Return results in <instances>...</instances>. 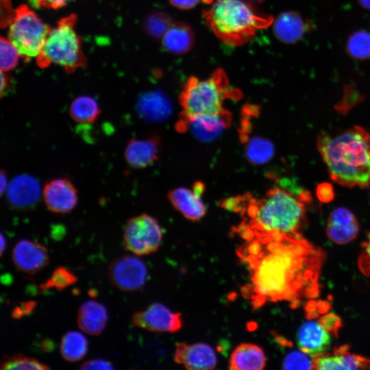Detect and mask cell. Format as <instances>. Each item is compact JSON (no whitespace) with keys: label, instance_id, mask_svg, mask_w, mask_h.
Returning a JSON list of instances; mask_svg holds the SVG:
<instances>
[{"label":"cell","instance_id":"obj_1","mask_svg":"<svg viewBox=\"0 0 370 370\" xmlns=\"http://www.w3.org/2000/svg\"><path fill=\"white\" fill-rule=\"evenodd\" d=\"M237 254L249 271L243 294L254 308L267 302L316 297L323 252L301 236L245 241Z\"/></svg>","mask_w":370,"mask_h":370},{"label":"cell","instance_id":"obj_2","mask_svg":"<svg viewBox=\"0 0 370 370\" xmlns=\"http://www.w3.org/2000/svg\"><path fill=\"white\" fill-rule=\"evenodd\" d=\"M310 199L308 191L291 184L275 186L259 199H239L237 212L243 221L236 232L245 241L301 236L299 230Z\"/></svg>","mask_w":370,"mask_h":370},{"label":"cell","instance_id":"obj_3","mask_svg":"<svg viewBox=\"0 0 370 370\" xmlns=\"http://www.w3.org/2000/svg\"><path fill=\"white\" fill-rule=\"evenodd\" d=\"M319 151L332 180L346 187L370 186V134L355 125L332 136H318Z\"/></svg>","mask_w":370,"mask_h":370},{"label":"cell","instance_id":"obj_4","mask_svg":"<svg viewBox=\"0 0 370 370\" xmlns=\"http://www.w3.org/2000/svg\"><path fill=\"white\" fill-rule=\"evenodd\" d=\"M204 12L206 24L227 45L240 46L250 40L258 29L273 22L245 0H211Z\"/></svg>","mask_w":370,"mask_h":370},{"label":"cell","instance_id":"obj_5","mask_svg":"<svg viewBox=\"0 0 370 370\" xmlns=\"http://www.w3.org/2000/svg\"><path fill=\"white\" fill-rule=\"evenodd\" d=\"M77 16L71 14L60 19L51 28L36 57V64L45 69L52 64L62 66L68 73L86 65L82 40L75 30Z\"/></svg>","mask_w":370,"mask_h":370},{"label":"cell","instance_id":"obj_6","mask_svg":"<svg viewBox=\"0 0 370 370\" xmlns=\"http://www.w3.org/2000/svg\"><path fill=\"white\" fill-rule=\"evenodd\" d=\"M229 91L228 79L222 69L203 79L191 77L180 96L181 120L223 112V103L231 96Z\"/></svg>","mask_w":370,"mask_h":370},{"label":"cell","instance_id":"obj_7","mask_svg":"<svg viewBox=\"0 0 370 370\" xmlns=\"http://www.w3.org/2000/svg\"><path fill=\"white\" fill-rule=\"evenodd\" d=\"M8 37L25 62L39 54L52 27L27 5H20L8 25Z\"/></svg>","mask_w":370,"mask_h":370},{"label":"cell","instance_id":"obj_8","mask_svg":"<svg viewBox=\"0 0 370 370\" xmlns=\"http://www.w3.org/2000/svg\"><path fill=\"white\" fill-rule=\"evenodd\" d=\"M162 238L161 227L151 215L142 214L127 220L123 243L125 249L134 254L142 256L156 251Z\"/></svg>","mask_w":370,"mask_h":370},{"label":"cell","instance_id":"obj_9","mask_svg":"<svg viewBox=\"0 0 370 370\" xmlns=\"http://www.w3.org/2000/svg\"><path fill=\"white\" fill-rule=\"evenodd\" d=\"M112 283L122 291L140 289L145 283L147 268L145 263L134 256H123L113 260L108 268Z\"/></svg>","mask_w":370,"mask_h":370},{"label":"cell","instance_id":"obj_10","mask_svg":"<svg viewBox=\"0 0 370 370\" xmlns=\"http://www.w3.org/2000/svg\"><path fill=\"white\" fill-rule=\"evenodd\" d=\"M132 321L140 328L156 332L173 333L182 327V314L160 303L151 304L145 310L136 312Z\"/></svg>","mask_w":370,"mask_h":370},{"label":"cell","instance_id":"obj_11","mask_svg":"<svg viewBox=\"0 0 370 370\" xmlns=\"http://www.w3.org/2000/svg\"><path fill=\"white\" fill-rule=\"evenodd\" d=\"M42 194L47 208L57 214L71 211L79 200L77 188L67 178H56L47 182Z\"/></svg>","mask_w":370,"mask_h":370},{"label":"cell","instance_id":"obj_12","mask_svg":"<svg viewBox=\"0 0 370 370\" xmlns=\"http://www.w3.org/2000/svg\"><path fill=\"white\" fill-rule=\"evenodd\" d=\"M204 190V184L197 182L192 188L178 187L171 190L168 197L173 207L185 218L196 221L206 212V207L201 197Z\"/></svg>","mask_w":370,"mask_h":370},{"label":"cell","instance_id":"obj_13","mask_svg":"<svg viewBox=\"0 0 370 370\" xmlns=\"http://www.w3.org/2000/svg\"><path fill=\"white\" fill-rule=\"evenodd\" d=\"M12 259L19 271L29 275L37 273L49 262L47 249L43 245L25 239L15 245Z\"/></svg>","mask_w":370,"mask_h":370},{"label":"cell","instance_id":"obj_14","mask_svg":"<svg viewBox=\"0 0 370 370\" xmlns=\"http://www.w3.org/2000/svg\"><path fill=\"white\" fill-rule=\"evenodd\" d=\"M174 360L187 369L196 370L213 369L217 362L212 347L203 343L191 345L178 343L174 354Z\"/></svg>","mask_w":370,"mask_h":370},{"label":"cell","instance_id":"obj_15","mask_svg":"<svg viewBox=\"0 0 370 370\" xmlns=\"http://www.w3.org/2000/svg\"><path fill=\"white\" fill-rule=\"evenodd\" d=\"M230 119V112L224 110L217 114L180 120V129H188L199 140L208 142L217 137L228 126Z\"/></svg>","mask_w":370,"mask_h":370},{"label":"cell","instance_id":"obj_16","mask_svg":"<svg viewBox=\"0 0 370 370\" xmlns=\"http://www.w3.org/2000/svg\"><path fill=\"white\" fill-rule=\"evenodd\" d=\"M40 195L38 180L29 175H20L14 177L7 189V198L10 205L17 210H27L34 206Z\"/></svg>","mask_w":370,"mask_h":370},{"label":"cell","instance_id":"obj_17","mask_svg":"<svg viewBox=\"0 0 370 370\" xmlns=\"http://www.w3.org/2000/svg\"><path fill=\"white\" fill-rule=\"evenodd\" d=\"M331 341L330 332L314 321L304 323L297 334L299 349L314 358L326 353Z\"/></svg>","mask_w":370,"mask_h":370},{"label":"cell","instance_id":"obj_18","mask_svg":"<svg viewBox=\"0 0 370 370\" xmlns=\"http://www.w3.org/2000/svg\"><path fill=\"white\" fill-rule=\"evenodd\" d=\"M160 146V140L155 136L132 138L124 151L125 160L134 169L148 167L158 159Z\"/></svg>","mask_w":370,"mask_h":370},{"label":"cell","instance_id":"obj_19","mask_svg":"<svg viewBox=\"0 0 370 370\" xmlns=\"http://www.w3.org/2000/svg\"><path fill=\"white\" fill-rule=\"evenodd\" d=\"M311 29L312 24L309 21L295 11L281 13L274 20L273 25L275 36L286 44L296 43Z\"/></svg>","mask_w":370,"mask_h":370},{"label":"cell","instance_id":"obj_20","mask_svg":"<svg viewBox=\"0 0 370 370\" xmlns=\"http://www.w3.org/2000/svg\"><path fill=\"white\" fill-rule=\"evenodd\" d=\"M314 369L319 370L370 369V360L352 354L346 345L314 358Z\"/></svg>","mask_w":370,"mask_h":370},{"label":"cell","instance_id":"obj_21","mask_svg":"<svg viewBox=\"0 0 370 370\" xmlns=\"http://www.w3.org/2000/svg\"><path fill=\"white\" fill-rule=\"evenodd\" d=\"M359 225L354 214L348 209L338 208L330 214L327 223V234L336 244H345L354 239Z\"/></svg>","mask_w":370,"mask_h":370},{"label":"cell","instance_id":"obj_22","mask_svg":"<svg viewBox=\"0 0 370 370\" xmlns=\"http://www.w3.org/2000/svg\"><path fill=\"white\" fill-rule=\"evenodd\" d=\"M108 321L106 308L101 304L95 301H87L79 307L77 312V323L79 328L84 332L97 336L105 328Z\"/></svg>","mask_w":370,"mask_h":370},{"label":"cell","instance_id":"obj_23","mask_svg":"<svg viewBox=\"0 0 370 370\" xmlns=\"http://www.w3.org/2000/svg\"><path fill=\"white\" fill-rule=\"evenodd\" d=\"M137 106L139 114L144 119L153 122L164 121L172 112L170 101L160 91L144 93L139 97Z\"/></svg>","mask_w":370,"mask_h":370},{"label":"cell","instance_id":"obj_24","mask_svg":"<svg viewBox=\"0 0 370 370\" xmlns=\"http://www.w3.org/2000/svg\"><path fill=\"white\" fill-rule=\"evenodd\" d=\"M266 365L262 349L253 343H241L232 352L230 369L233 370H261Z\"/></svg>","mask_w":370,"mask_h":370},{"label":"cell","instance_id":"obj_25","mask_svg":"<svg viewBox=\"0 0 370 370\" xmlns=\"http://www.w3.org/2000/svg\"><path fill=\"white\" fill-rule=\"evenodd\" d=\"M194 42L191 28L182 23H172L162 36V45L172 53L182 54L188 51Z\"/></svg>","mask_w":370,"mask_h":370},{"label":"cell","instance_id":"obj_26","mask_svg":"<svg viewBox=\"0 0 370 370\" xmlns=\"http://www.w3.org/2000/svg\"><path fill=\"white\" fill-rule=\"evenodd\" d=\"M69 112L71 118L76 123H91L98 119L101 109L94 98L82 95L71 102Z\"/></svg>","mask_w":370,"mask_h":370},{"label":"cell","instance_id":"obj_27","mask_svg":"<svg viewBox=\"0 0 370 370\" xmlns=\"http://www.w3.org/2000/svg\"><path fill=\"white\" fill-rule=\"evenodd\" d=\"M60 351L65 360L78 361L86 355L88 351V341L81 332L69 331L62 337Z\"/></svg>","mask_w":370,"mask_h":370},{"label":"cell","instance_id":"obj_28","mask_svg":"<svg viewBox=\"0 0 370 370\" xmlns=\"http://www.w3.org/2000/svg\"><path fill=\"white\" fill-rule=\"evenodd\" d=\"M245 152L251 163L262 164L272 158L274 147L270 140L260 136H254L245 140Z\"/></svg>","mask_w":370,"mask_h":370},{"label":"cell","instance_id":"obj_29","mask_svg":"<svg viewBox=\"0 0 370 370\" xmlns=\"http://www.w3.org/2000/svg\"><path fill=\"white\" fill-rule=\"evenodd\" d=\"M345 51L352 59L370 60V32L364 29L353 32L347 40Z\"/></svg>","mask_w":370,"mask_h":370},{"label":"cell","instance_id":"obj_30","mask_svg":"<svg viewBox=\"0 0 370 370\" xmlns=\"http://www.w3.org/2000/svg\"><path fill=\"white\" fill-rule=\"evenodd\" d=\"M2 370H46L49 366L40 362L33 357L24 356L21 354L5 355L1 362Z\"/></svg>","mask_w":370,"mask_h":370},{"label":"cell","instance_id":"obj_31","mask_svg":"<svg viewBox=\"0 0 370 370\" xmlns=\"http://www.w3.org/2000/svg\"><path fill=\"white\" fill-rule=\"evenodd\" d=\"M77 280V277L71 271L64 267H58L53 271L51 277L40 286V289L45 291L48 288H55L62 291L75 284Z\"/></svg>","mask_w":370,"mask_h":370},{"label":"cell","instance_id":"obj_32","mask_svg":"<svg viewBox=\"0 0 370 370\" xmlns=\"http://www.w3.org/2000/svg\"><path fill=\"white\" fill-rule=\"evenodd\" d=\"M0 43L1 71L8 72L16 66L18 60L21 57L16 47L8 38L1 36Z\"/></svg>","mask_w":370,"mask_h":370},{"label":"cell","instance_id":"obj_33","mask_svg":"<svg viewBox=\"0 0 370 370\" xmlns=\"http://www.w3.org/2000/svg\"><path fill=\"white\" fill-rule=\"evenodd\" d=\"M172 25L169 16L164 12H157L151 14L145 22V29L153 37H161Z\"/></svg>","mask_w":370,"mask_h":370},{"label":"cell","instance_id":"obj_34","mask_svg":"<svg viewBox=\"0 0 370 370\" xmlns=\"http://www.w3.org/2000/svg\"><path fill=\"white\" fill-rule=\"evenodd\" d=\"M284 369H314V357L300 351H292L288 354L282 364Z\"/></svg>","mask_w":370,"mask_h":370},{"label":"cell","instance_id":"obj_35","mask_svg":"<svg viewBox=\"0 0 370 370\" xmlns=\"http://www.w3.org/2000/svg\"><path fill=\"white\" fill-rule=\"evenodd\" d=\"M362 248L358 261L359 267L364 274L370 276V232L362 245Z\"/></svg>","mask_w":370,"mask_h":370},{"label":"cell","instance_id":"obj_36","mask_svg":"<svg viewBox=\"0 0 370 370\" xmlns=\"http://www.w3.org/2000/svg\"><path fill=\"white\" fill-rule=\"evenodd\" d=\"M319 322L327 331L334 334L338 332L341 325L339 317L332 312L322 316Z\"/></svg>","mask_w":370,"mask_h":370},{"label":"cell","instance_id":"obj_37","mask_svg":"<svg viewBox=\"0 0 370 370\" xmlns=\"http://www.w3.org/2000/svg\"><path fill=\"white\" fill-rule=\"evenodd\" d=\"M71 0H34L32 6L57 10L64 7Z\"/></svg>","mask_w":370,"mask_h":370},{"label":"cell","instance_id":"obj_38","mask_svg":"<svg viewBox=\"0 0 370 370\" xmlns=\"http://www.w3.org/2000/svg\"><path fill=\"white\" fill-rule=\"evenodd\" d=\"M81 369H113L111 363L103 359H91L86 360L80 367Z\"/></svg>","mask_w":370,"mask_h":370},{"label":"cell","instance_id":"obj_39","mask_svg":"<svg viewBox=\"0 0 370 370\" xmlns=\"http://www.w3.org/2000/svg\"><path fill=\"white\" fill-rule=\"evenodd\" d=\"M1 27H8L13 16L14 11H12L10 0H1Z\"/></svg>","mask_w":370,"mask_h":370},{"label":"cell","instance_id":"obj_40","mask_svg":"<svg viewBox=\"0 0 370 370\" xmlns=\"http://www.w3.org/2000/svg\"><path fill=\"white\" fill-rule=\"evenodd\" d=\"M317 193L319 199L323 202L330 201L334 197L332 188L328 184H320L317 188Z\"/></svg>","mask_w":370,"mask_h":370},{"label":"cell","instance_id":"obj_41","mask_svg":"<svg viewBox=\"0 0 370 370\" xmlns=\"http://www.w3.org/2000/svg\"><path fill=\"white\" fill-rule=\"evenodd\" d=\"M36 306L34 301H28L23 303L19 306L14 308L12 312V316L14 318L21 317L23 314L29 313Z\"/></svg>","mask_w":370,"mask_h":370},{"label":"cell","instance_id":"obj_42","mask_svg":"<svg viewBox=\"0 0 370 370\" xmlns=\"http://www.w3.org/2000/svg\"><path fill=\"white\" fill-rule=\"evenodd\" d=\"M200 1L201 0H169V2L177 8L186 10L195 7Z\"/></svg>","mask_w":370,"mask_h":370},{"label":"cell","instance_id":"obj_43","mask_svg":"<svg viewBox=\"0 0 370 370\" xmlns=\"http://www.w3.org/2000/svg\"><path fill=\"white\" fill-rule=\"evenodd\" d=\"M1 71V97H3L8 91L10 84V77Z\"/></svg>","mask_w":370,"mask_h":370},{"label":"cell","instance_id":"obj_44","mask_svg":"<svg viewBox=\"0 0 370 370\" xmlns=\"http://www.w3.org/2000/svg\"><path fill=\"white\" fill-rule=\"evenodd\" d=\"M0 174V190L1 195H3L8 188V177L6 171L3 169H1Z\"/></svg>","mask_w":370,"mask_h":370},{"label":"cell","instance_id":"obj_45","mask_svg":"<svg viewBox=\"0 0 370 370\" xmlns=\"http://www.w3.org/2000/svg\"><path fill=\"white\" fill-rule=\"evenodd\" d=\"M361 7L370 10V0H357Z\"/></svg>","mask_w":370,"mask_h":370},{"label":"cell","instance_id":"obj_46","mask_svg":"<svg viewBox=\"0 0 370 370\" xmlns=\"http://www.w3.org/2000/svg\"><path fill=\"white\" fill-rule=\"evenodd\" d=\"M1 255L2 256L5 247V239L2 234H1Z\"/></svg>","mask_w":370,"mask_h":370},{"label":"cell","instance_id":"obj_47","mask_svg":"<svg viewBox=\"0 0 370 370\" xmlns=\"http://www.w3.org/2000/svg\"><path fill=\"white\" fill-rule=\"evenodd\" d=\"M29 2L31 3V5L33 3V2L34 1V0H28Z\"/></svg>","mask_w":370,"mask_h":370},{"label":"cell","instance_id":"obj_48","mask_svg":"<svg viewBox=\"0 0 370 370\" xmlns=\"http://www.w3.org/2000/svg\"><path fill=\"white\" fill-rule=\"evenodd\" d=\"M253 1H260V0H253Z\"/></svg>","mask_w":370,"mask_h":370}]
</instances>
